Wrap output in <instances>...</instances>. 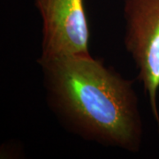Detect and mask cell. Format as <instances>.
<instances>
[{
  "mask_svg": "<svg viewBox=\"0 0 159 159\" xmlns=\"http://www.w3.org/2000/svg\"><path fill=\"white\" fill-rule=\"evenodd\" d=\"M48 107L69 133L137 153L143 136L134 82L89 56L37 59Z\"/></svg>",
  "mask_w": 159,
  "mask_h": 159,
  "instance_id": "6da1fadb",
  "label": "cell"
},
{
  "mask_svg": "<svg viewBox=\"0 0 159 159\" xmlns=\"http://www.w3.org/2000/svg\"><path fill=\"white\" fill-rule=\"evenodd\" d=\"M124 45L135 65L159 129V0H122Z\"/></svg>",
  "mask_w": 159,
  "mask_h": 159,
  "instance_id": "7a4b0ae2",
  "label": "cell"
},
{
  "mask_svg": "<svg viewBox=\"0 0 159 159\" xmlns=\"http://www.w3.org/2000/svg\"><path fill=\"white\" fill-rule=\"evenodd\" d=\"M43 22L38 59L89 56L84 0H33Z\"/></svg>",
  "mask_w": 159,
  "mask_h": 159,
  "instance_id": "3957f363",
  "label": "cell"
}]
</instances>
